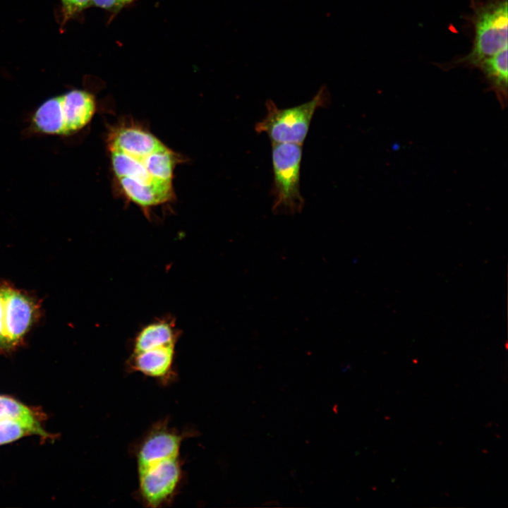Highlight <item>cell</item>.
Here are the masks:
<instances>
[{"label": "cell", "mask_w": 508, "mask_h": 508, "mask_svg": "<svg viewBox=\"0 0 508 508\" xmlns=\"http://www.w3.org/2000/svg\"><path fill=\"white\" fill-rule=\"evenodd\" d=\"M134 0H92V4L109 11H118Z\"/></svg>", "instance_id": "cell-15"}, {"label": "cell", "mask_w": 508, "mask_h": 508, "mask_svg": "<svg viewBox=\"0 0 508 508\" xmlns=\"http://www.w3.org/2000/svg\"><path fill=\"white\" fill-rule=\"evenodd\" d=\"M66 135L84 128L93 118L97 104L95 96L85 90L73 89L61 95Z\"/></svg>", "instance_id": "cell-8"}, {"label": "cell", "mask_w": 508, "mask_h": 508, "mask_svg": "<svg viewBox=\"0 0 508 508\" xmlns=\"http://www.w3.org/2000/svg\"><path fill=\"white\" fill-rule=\"evenodd\" d=\"M31 126L42 134L66 135L61 95L47 99L36 108L31 118Z\"/></svg>", "instance_id": "cell-10"}, {"label": "cell", "mask_w": 508, "mask_h": 508, "mask_svg": "<svg viewBox=\"0 0 508 508\" xmlns=\"http://www.w3.org/2000/svg\"><path fill=\"white\" fill-rule=\"evenodd\" d=\"M302 145L272 143L274 214H295L301 212L304 199L300 190Z\"/></svg>", "instance_id": "cell-5"}, {"label": "cell", "mask_w": 508, "mask_h": 508, "mask_svg": "<svg viewBox=\"0 0 508 508\" xmlns=\"http://www.w3.org/2000/svg\"><path fill=\"white\" fill-rule=\"evenodd\" d=\"M29 435H37L44 440L53 437V435L44 430L42 425L16 419L0 421V445Z\"/></svg>", "instance_id": "cell-12"}, {"label": "cell", "mask_w": 508, "mask_h": 508, "mask_svg": "<svg viewBox=\"0 0 508 508\" xmlns=\"http://www.w3.org/2000/svg\"><path fill=\"white\" fill-rule=\"evenodd\" d=\"M329 92L324 85L313 99L302 104L279 109L272 100H267L266 116L256 123L255 130L265 133L272 143H289L303 145L315 111L326 107Z\"/></svg>", "instance_id": "cell-3"}, {"label": "cell", "mask_w": 508, "mask_h": 508, "mask_svg": "<svg viewBox=\"0 0 508 508\" xmlns=\"http://www.w3.org/2000/svg\"><path fill=\"white\" fill-rule=\"evenodd\" d=\"M107 149L114 185L119 195L149 216L173 202L176 167L181 156L141 124L127 121L112 126Z\"/></svg>", "instance_id": "cell-1"}, {"label": "cell", "mask_w": 508, "mask_h": 508, "mask_svg": "<svg viewBox=\"0 0 508 508\" xmlns=\"http://www.w3.org/2000/svg\"><path fill=\"white\" fill-rule=\"evenodd\" d=\"M507 0H493L476 8L473 44L459 64L478 67L485 59L507 48Z\"/></svg>", "instance_id": "cell-6"}, {"label": "cell", "mask_w": 508, "mask_h": 508, "mask_svg": "<svg viewBox=\"0 0 508 508\" xmlns=\"http://www.w3.org/2000/svg\"><path fill=\"white\" fill-rule=\"evenodd\" d=\"M8 419L42 425L44 414L38 408L28 406L10 396L0 394V421Z\"/></svg>", "instance_id": "cell-13"}, {"label": "cell", "mask_w": 508, "mask_h": 508, "mask_svg": "<svg viewBox=\"0 0 508 508\" xmlns=\"http://www.w3.org/2000/svg\"><path fill=\"white\" fill-rule=\"evenodd\" d=\"M195 435L181 431L169 419L151 425L131 446L136 463V499L148 508L170 506L181 491L185 478L181 456L182 442Z\"/></svg>", "instance_id": "cell-2"}, {"label": "cell", "mask_w": 508, "mask_h": 508, "mask_svg": "<svg viewBox=\"0 0 508 508\" xmlns=\"http://www.w3.org/2000/svg\"><path fill=\"white\" fill-rule=\"evenodd\" d=\"M507 48L482 61L478 66L502 107L507 102Z\"/></svg>", "instance_id": "cell-11"}, {"label": "cell", "mask_w": 508, "mask_h": 508, "mask_svg": "<svg viewBox=\"0 0 508 508\" xmlns=\"http://www.w3.org/2000/svg\"><path fill=\"white\" fill-rule=\"evenodd\" d=\"M180 334L174 318L169 316L157 318L137 332L132 341L130 353L162 345L176 344Z\"/></svg>", "instance_id": "cell-9"}, {"label": "cell", "mask_w": 508, "mask_h": 508, "mask_svg": "<svg viewBox=\"0 0 508 508\" xmlns=\"http://www.w3.org/2000/svg\"><path fill=\"white\" fill-rule=\"evenodd\" d=\"M92 0H61L62 4V11L64 23L87 8L92 4Z\"/></svg>", "instance_id": "cell-14"}, {"label": "cell", "mask_w": 508, "mask_h": 508, "mask_svg": "<svg viewBox=\"0 0 508 508\" xmlns=\"http://www.w3.org/2000/svg\"><path fill=\"white\" fill-rule=\"evenodd\" d=\"M176 344L162 345L136 353H130L126 362V370L139 373L152 378L163 386L174 382Z\"/></svg>", "instance_id": "cell-7"}, {"label": "cell", "mask_w": 508, "mask_h": 508, "mask_svg": "<svg viewBox=\"0 0 508 508\" xmlns=\"http://www.w3.org/2000/svg\"><path fill=\"white\" fill-rule=\"evenodd\" d=\"M40 313V301L32 295L0 283V352H11L21 346Z\"/></svg>", "instance_id": "cell-4"}]
</instances>
